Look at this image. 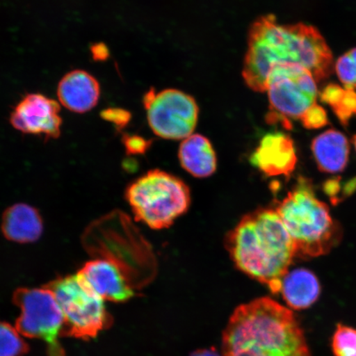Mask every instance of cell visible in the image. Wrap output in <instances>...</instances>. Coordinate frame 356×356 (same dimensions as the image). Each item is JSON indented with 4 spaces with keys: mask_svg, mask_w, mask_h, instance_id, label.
I'll list each match as a JSON object with an SVG mask.
<instances>
[{
    "mask_svg": "<svg viewBox=\"0 0 356 356\" xmlns=\"http://www.w3.org/2000/svg\"><path fill=\"white\" fill-rule=\"evenodd\" d=\"M296 65L308 70L316 81L330 77L333 56L319 31L305 24H280L274 15L259 17L248 35L243 77L255 92H266L267 79L275 67Z\"/></svg>",
    "mask_w": 356,
    "mask_h": 356,
    "instance_id": "cell-1",
    "label": "cell"
},
{
    "mask_svg": "<svg viewBox=\"0 0 356 356\" xmlns=\"http://www.w3.org/2000/svg\"><path fill=\"white\" fill-rule=\"evenodd\" d=\"M222 356H311L291 309L268 297L239 305L222 335Z\"/></svg>",
    "mask_w": 356,
    "mask_h": 356,
    "instance_id": "cell-2",
    "label": "cell"
},
{
    "mask_svg": "<svg viewBox=\"0 0 356 356\" xmlns=\"http://www.w3.org/2000/svg\"><path fill=\"white\" fill-rule=\"evenodd\" d=\"M225 245L238 270L275 295L280 293L296 251L277 211L261 209L248 213L230 231Z\"/></svg>",
    "mask_w": 356,
    "mask_h": 356,
    "instance_id": "cell-3",
    "label": "cell"
},
{
    "mask_svg": "<svg viewBox=\"0 0 356 356\" xmlns=\"http://www.w3.org/2000/svg\"><path fill=\"white\" fill-rule=\"evenodd\" d=\"M275 211L295 244L296 257L323 256L340 242V226L307 178H299Z\"/></svg>",
    "mask_w": 356,
    "mask_h": 356,
    "instance_id": "cell-4",
    "label": "cell"
},
{
    "mask_svg": "<svg viewBox=\"0 0 356 356\" xmlns=\"http://www.w3.org/2000/svg\"><path fill=\"white\" fill-rule=\"evenodd\" d=\"M126 197L136 220L153 229L168 228L191 204L185 182L160 170L149 171L132 182Z\"/></svg>",
    "mask_w": 356,
    "mask_h": 356,
    "instance_id": "cell-5",
    "label": "cell"
},
{
    "mask_svg": "<svg viewBox=\"0 0 356 356\" xmlns=\"http://www.w3.org/2000/svg\"><path fill=\"white\" fill-rule=\"evenodd\" d=\"M44 287L54 293L63 314V337L92 339L113 324L104 300L77 274L57 278Z\"/></svg>",
    "mask_w": 356,
    "mask_h": 356,
    "instance_id": "cell-6",
    "label": "cell"
},
{
    "mask_svg": "<svg viewBox=\"0 0 356 356\" xmlns=\"http://www.w3.org/2000/svg\"><path fill=\"white\" fill-rule=\"evenodd\" d=\"M270 108L266 122L291 130L318 104L317 81L308 70L296 65L275 67L267 79Z\"/></svg>",
    "mask_w": 356,
    "mask_h": 356,
    "instance_id": "cell-7",
    "label": "cell"
},
{
    "mask_svg": "<svg viewBox=\"0 0 356 356\" xmlns=\"http://www.w3.org/2000/svg\"><path fill=\"white\" fill-rule=\"evenodd\" d=\"M13 300L21 310L16 322L21 335L47 343L48 356H66L59 341L63 337L64 316L54 293L44 286L19 288L13 293Z\"/></svg>",
    "mask_w": 356,
    "mask_h": 356,
    "instance_id": "cell-8",
    "label": "cell"
},
{
    "mask_svg": "<svg viewBox=\"0 0 356 356\" xmlns=\"http://www.w3.org/2000/svg\"><path fill=\"white\" fill-rule=\"evenodd\" d=\"M145 108L151 130L167 140H185L195 131L199 108L193 97L177 89L156 92L151 88L145 95Z\"/></svg>",
    "mask_w": 356,
    "mask_h": 356,
    "instance_id": "cell-9",
    "label": "cell"
},
{
    "mask_svg": "<svg viewBox=\"0 0 356 356\" xmlns=\"http://www.w3.org/2000/svg\"><path fill=\"white\" fill-rule=\"evenodd\" d=\"M60 105L39 93L26 95L10 115L12 126L25 134L57 139L60 136L62 119Z\"/></svg>",
    "mask_w": 356,
    "mask_h": 356,
    "instance_id": "cell-10",
    "label": "cell"
},
{
    "mask_svg": "<svg viewBox=\"0 0 356 356\" xmlns=\"http://www.w3.org/2000/svg\"><path fill=\"white\" fill-rule=\"evenodd\" d=\"M77 275L104 300L124 302L135 296L130 279L122 267L113 261H89Z\"/></svg>",
    "mask_w": 356,
    "mask_h": 356,
    "instance_id": "cell-11",
    "label": "cell"
},
{
    "mask_svg": "<svg viewBox=\"0 0 356 356\" xmlns=\"http://www.w3.org/2000/svg\"><path fill=\"white\" fill-rule=\"evenodd\" d=\"M250 161L266 176L288 177L295 170L297 163L295 145L286 134H267L251 155Z\"/></svg>",
    "mask_w": 356,
    "mask_h": 356,
    "instance_id": "cell-12",
    "label": "cell"
},
{
    "mask_svg": "<svg viewBox=\"0 0 356 356\" xmlns=\"http://www.w3.org/2000/svg\"><path fill=\"white\" fill-rule=\"evenodd\" d=\"M57 95L67 109L76 113H87L99 100V83L86 71H71L60 80Z\"/></svg>",
    "mask_w": 356,
    "mask_h": 356,
    "instance_id": "cell-13",
    "label": "cell"
},
{
    "mask_svg": "<svg viewBox=\"0 0 356 356\" xmlns=\"http://www.w3.org/2000/svg\"><path fill=\"white\" fill-rule=\"evenodd\" d=\"M2 233L8 240L17 243L37 241L43 233V220L37 209L26 204H15L4 211Z\"/></svg>",
    "mask_w": 356,
    "mask_h": 356,
    "instance_id": "cell-14",
    "label": "cell"
},
{
    "mask_svg": "<svg viewBox=\"0 0 356 356\" xmlns=\"http://www.w3.org/2000/svg\"><path fill=\"white\" fill-rule=\"evenodd\" d=\"M311 149L315 161L322 172H342L348 163L349 142L340 131L328 130L320 134L312 142Z\"/></svg>",
    "mask_w": 356,
    "mask_h": 356,
    "instance_id": "cell-15",
    "label": "cell"
},
{
    "mask_svg": "<svg viewBox=\"0 0 356 356\" xmlns=\"http://www.w3.org/2000/svg\"><path fill=\"white\" fill-rule=\"evenodd\" d=\"M178 158L182 168L195 177H208L216 171V151L211 141L198 134L181 142Z\"/></svg>",
    "mask_w": 356,
    "mask_h": 356,
    "instance_id": "cell-16",
    "label": "cell"
},
{
    "mask_svg": "<svg viewBox=\"0 0 356 356\" xmlns=\"http://www.w3.org/2000/svg\"><path fill=\"white\" fill-rule=\"evenodd\" d=\"M280 293L289 309L304 310L317 302L321 286L312 271L300 268L286 274L283 279Z\"/></svg>",
    "mask_w": 356,
    "mask_h": 356,
    "instance_id": "cell-17",
    "label": "cell"
},
{
    "mask_svg": "<svg viewBox=\"0 0 356 356\" xmlns=\"http://www.w3.org/2000/svg\"><path fill=\"white\" fill-rule=\"evenodd\" d=\"M323 102L331 106L333 113L343 126H348L350 120L356 117V92L337 84H328L320 93Z\"/></svg>",
    "mask_w": 356,
    "mask_h": 356,
    "instance_id": "cell-18",
    "label": "cell"
},
{
    "mask_svg": "<svg viewBox=\"0 0 356 356\" xmlns=\"http://www.w3.org/2000/svg\"><path fill=\"white\" fill-rule=\"evenodd\" d=\"M29 350V345L22 339L17 328L0 322V356H22Z\"/></svg>",
    "mask_w": 356,
    "mask_h": 356,
    "instance_id": "cell-19",
    "label": "cell"
},
{
    "mask_svg": "<svg viewBox=\"0 0 356 356\" xmlns=\"http://www.w3.org/2000/svg\"><path fill=\"white\" fill-rule=\"evenodd\" d=\"M332 349L335 356H356V329L337 324L332 338Z\"/></svg>",
    "mask_w": 356,
    "mask_h": 356,
    "instance_id": "cell-20",
    "label": "cell"
},
{
    "mask_svg": "<svg viewBox=\"0 0 356 356\" xmlns=\"http://www.w3.org/2000/svg\"><path fill=\"white\" fill-rule=\"evenodd\" d=\"M338 79L346 89L356 90V47L338 58L335 65Z\"/></svg>",
    "mask_w": 356,
    "mask_h": 356,
    "instance_id": "cell-21",
    "label": "cell"
},
{
    "mask_svg": "<svg viewBox=\"0 0 356 356\" xmlns=\"http://www.w3.org/2000/svg\"><path fill=\"white\" fill-rule=\"evenodd\" d=\"M101 118L113 123L118 130H122L131 121V114L122 108H108L102 111Z\"/></svg>",
    "mask_w": 356,
    "mask_h": 356,
    "instance_id": "cell-22",
    "label": "cell"
},
{
    "mask_svg": "<svg viewBox=\"0 0 356 356\" xmlns=\"http://www.w3.org/2000/svg\"><path fill=\"white\" fill-rule=\"evenodd\" d=\"M301 123L307 129H318L328 124L326 111L317 105L307 114Z\"/></svg>",
    "mask_w": 356,
    "mask_h": 356,
    "instance_id": "cell-23",
    "label": "cell"
},
{
    "mask_svg": "<svg viewBox=\"0 0 356 356\" xmlns=\"http://www.w3.org/2000/svg\"><path fill=\"white\" fill-rule=\"evenodd\" d=\"M123 143L128 153L143 154L149 148L150 141L138 136L124 135Z\"/></svg>",
    "mask_w": 356,
    "mask_h": 356,
    "instance_id": "cell-24",
    "label": "cell"
},
{
    "mask_svg": "<svg viewBox=\"0 0 356 356\" xmlns=\"http://www.w3.org/2000/svg\"><path fill=\"white\" fill-rule=\"evenodd\" d=\"M91 53L93 60L96 61H105L110 56L108 48L104 43L93 44L91 47Z\"/></svg>",
    "mask_w": 356,
    "mask_h": 356,
    "instance_id": "cell-25",
    "label": "cell"
},
{
    "mask_svg": "<svg viewBox=\"0 0 356 356\" xmlns=\"http://www.w3.org/2000/svg\"><path fill=\"white\" fill-rule=\"evenodd\" d=\"M190 356H222L215 348L199 349L193 351Z\"/></svg>",
    "mask_w": 356,
    "mask_h": 356,
    "instance_id": "cell-26",
    "label": "cell"
},
{
    "mask_svg": "<svg viewBox=\"0 0 356 356\" xmlns=\"http://www.w3.org/2000/svg\"><path fill=\"white\" fill-rule=\"evenodd\" d=\"M353 143L355 145V149H356V136H355L353 137Z\"/></svg>",
    "mask_w": 356,
    "mask_h": 356,
    "instance_id": "cell-27",
    "label": "cell"
}]
</instances>
